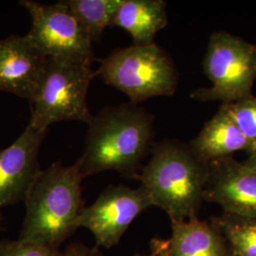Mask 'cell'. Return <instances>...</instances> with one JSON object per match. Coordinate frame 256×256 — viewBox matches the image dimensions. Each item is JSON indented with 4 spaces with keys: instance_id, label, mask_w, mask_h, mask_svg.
<instances>
[{
    "instance_id": "obj_1",
    "label": "cell",
    "mask_w": 256,
    "mask_h": 256,
    "mask_svg": "<svg viewBox=\"0 0 256 256\" xmlns=\"http://www.w3.org/2000/svg\"><path fill=\"white\" fill-rule=\"evenodd\" d=\"M155 118L133 102L102 110L92 116L81 158L77 160L84 178L115 171L138 180L144 160L154 146Z\"/></svg>"
},
{
    "instance_id": "obj_2",
    "label": "cell",
    "mask_w": 256,
    "mask_h": 256,
    "mask_svg": "<svg viewBox=\"0 0 256 256\" xmlns=\"http://www.w3.org/2000/svg\"><path fill=\"white\" fill-rule=\"evenodd\" d=\"M78 162L50 165L34 183L25 200L26 216L19 239L40 246H59L79 228L84 209Z\"/></svg>"
},
{
    "instance_id": "obj_3",
    "label": "cell",
    "mask_w": 256,
    "mask_h": 256,
    "mask_svg": "<svg viewBox=\"0 0 256 256\" xmlns=\"http://www.w3.org/2000/svg\"><path fill=\"white\" fill-rule=\"evenodd\" d=\"M209 164L200 160L188 144L176 140L155 142L138 180L152 205L164 210L172 221L198 216Z\"/></svg>"
},
{
    "instance_id": "obj_4",
    "label": "cell",
    "mask_w": 256,
    "mask_h": 256,
    "mask_svg": "<svg viewBox=\"0 0 256 256\" xmlns=\"http://www.w3.org/2000/svg\"><path fill=\"white\" fill-rule=\"evenodd\" d=\"M97 70L102 81L138 104L153 97L173 96L180 75L174 61L156 43L112 50Z\"/></svg>"
},
{
    "instance_id": "obj_5",
    "label": "cell",
    "mask_w": 256,
    "mask_h": 256,
    "mask_svg": "<svg viewBox=\"0 0 256 256\" xmlns=\"http://www.w3.org/2000/svg\"><path fill=\"white\" fill-rule=\"evenodd\" d=\"M202 66L212 86L194 90L192 99L221 104L241 101L252 95L256 45L227 32H216L209 38Z\"/></svg>"
},
{
    "instance_id": "obj_6",
    "label": "cell",
    "mask_w": 256,
    "mask_h": 256,
    "mask_svg": "<svg viewBox=\"0 0 256 256\" xmlns=\"http://www.w3.org/2000/svg\"><path fill=\"white\" fill-rule=\"evenodd\" d=\"M97 75V70H92V64L48 58L30 102L32 111L30 122L43 130L57 122L80 120L88 124L92 115L86 96Z\"/></svg>"
},
{
    "instance_id": "obj_7",
    "label": "cell",
    "mask_w": 256,
    "mask_h": 256,
    "mask_svg": "<svg viewBox=\"0 0 256 256\" xmlns=\"http://www.w3.org/2000/svg\"><path fill=\"white\" fill-rule=\"evenodd\" d=\"M20 4L32 18L25 37L38 52L58 61L92 64V39L64 1L46 5L23 0Z\"/></svg>"
},
{
    "instance_id": "obj_8",
    "label": "cell",
    "mask_w": 256,
    "mask_h": 256,
    "mask_svg": "<svg viewBox=\"0 0 256 256\" xmlns=\"http://www.w3.org/2000/svg\"><path fill=\"white\" fill-rule=\"evenodd\" d=\"M152 206L142 186L133 189L113 185L102 192L92 205L84 207L78 226L92 232L97 247L110 248L119 243L132 222Z\"/></svg>"
},
{
    "instance_id": "obj_9",
    "label": "cell",
    "mask_w": 256,
    "mask_h": 256,
    "mask_svg": "<svg viewBox=\"0 0 256 256\" xmlns=\"http://www.w3.org/2000/svg\"><path fill=\"white\" fill-rule=\"evenodd\" d=\"M46 132L28 122L20 137L0 151V209L25 202L34 183L42 174L38 153Z\"/></svg>"
},
{
    "instance_id": "obj_10",
    "label": "cell",
    "mask_w": 256,
    "mask_h": 256,
    "mask_svg": "<svg viewBox=\"0 0 256 256\" xmlns=\"http://www.w3.org/2000/svg\"><path fill=\"white\" fill-rule=\"evenodd\" d=\"M203 198L223 212L256 218V170L232 156L210 162Z\"/></svg>"
},
{
    "instance_id": "obj_11",
    "label": "cell",
    "mask_w": 256,
    "mask_h": 256,
    "mask_svg": "<svg viewBox=\"0 0 256 256\" xmlns=\"http://www.w3.org/2000/svg\"><path fill=\"white\" fill-rule=\"evenodd\" d=\"M48 57L25 36H12L0 40V92L32 102Z\"/></svg>"
},
{
    "instance_id": "obj_12",
    "label": "cell",
    "mask_w": 256,
    "mask_h": 256,
    "mask_svg": "<svg viewBox=\"0 0 256 256\" xmlns=\"http://www.w3.org/2000/svg\"><path fill=\"white\" fill-rule=\"evenodd\" d=\"M168 239H152V256H236L220 230L196 218L171 221Z\"/></svg>"
},
{
    "instance_id": "obj_13",
    "label": "cell",
    "mask_w": 256,
    "mask_h": 256,
    "mask_svg": "<svg viewBox=\"0 0 256 256\" xmlns=\"http://www.w3.org/2000/svg\"><path fill=\"white\" fill-rule=\"evenodd\" d=\"M188 146L206 164L230 156L238 151H247L248 154L252 152L247 137L221 106Z\"/></svg>"
},
{
    "instance_id": "obj_14",
    "label": "cell",
    "mask_w": 256,
    "mask_h": 256,
    "mask_svg": "<svg viewBox=\"0 0 256 256\" xmlns=\"http://www.w3.org/2000/svg\"><path fill=\"white\" fill-rule=\"evenodd\" d=\"M166 7L164 0H122L110 27L126 30L134 45L155 43L156 34L168 24Z\"/></svg>"
},
{
    "instance_id": "obj_15",
    "label": "cell",
    "mask_w": 256,
    "mask_h": 256,
    "mask_svg": "<svg viewBox=\"0 0 256 256\" xmlns=\"http://www.w3.org/2000/svg\"><path fill=\"white\" fill-rule=\"evenodd\" d=\"M66 5L86 30L92 42L100 41L122 0H66Z\"/></svg>"
},
{
    "instance_id": "obj_16",
    "label": "cell",
    "mask_w": 256,
    "mask_h": 256,
    "mask_svg": "<svg viewBox=\"0 0 256 256\" xmlns=\"http://www.w3.org/2000/svg\"><path fill=\"white\" fill-rule=\"evenodd\" d=\"M210 222L226 238L234 256H256V218L223 212Z\"/></svg>"
},
{
    "instance_id": "obj_17",
    "label": "cell",
    "mask_w": 256,
    "mask_h": 256,
    "mask_svg": "<svg viewBox=\"0 0 256 256\" xmlns=\"http://www.w3.org/2000/svg\"><path fill=\"white\" fill-rule=\"evenodd\" d=\"M242 133L247 137L252 152L256 150V97L250 96L241 101L221 104ZM250 152V153H252Z\"/></svg>"
},
{
    "instance_id": "obj_18",
    "label": "cell",
    "mask_w": 256,
    "mask_h": 256,
    "mask_svg": "<svg viewBox=\"0 0 256 256\" xmlns=\"http://www.w3.org/2000/svg\"><path fill=\"white\" fill-rule=\"evenodd\" d=\"M0 256H62L59 250L23 240L0 241Z\"/></svg>"
},
{
    "instance_id": "obj_19",
    "label": "cell",
    "mask_w": 256,
    "mask_h": 256,
    "mask_svg": "<svg viewBox=\"0 0 256 256\" xmlns=\"http://www.w3.org/2000/svg\"><path fill=\"white\" fill-rule=\"evenodd\" d=\"M62 256H102L98 247L90 248L79 243H72L64 250Z\"/></svg>"
},
{
    "instance_id": "obj_20",
    "label": "cell",
    "mask_w": 256,
    "mask_h": 256,
    "mask_svg": "<svg viewBox=\"0 0 256 256\" xmlns=\"http://www.w3.org/2000/svg\"><path fill=\"white\" fill-rule=\"evenodd\" d=\"M243 162L245 164L248 165V166H250V168L256 170V150L254 151V152H252V153H250L247 160H244Z\"/></svg>"
},
{
    "instance_id": "obj_21",
    "label": "cell",
    "mask_w": 256,
    "mask_h": 256,
    "mask_svg": "<svg viewBox=\"0 0 256 256\" xmlns=\"http://www.w3.org/2000/svg\"><path fill=\"white\" fill-rule=\"evenodd\" d=\"M140 256V254H136V256ZM150 256V254H148V256Z\"/></svg>"
},
{
    "instance_id": "obj_22",
    "label": "cell",
    "mask_w": 256,
    "mask_h": 256,
    "mask_svg": "<svg viewBox=\"0 0 256 256\" xmlns=\"http://www.w3.org/2000/svg\"></svg>"
}]
</instances>
